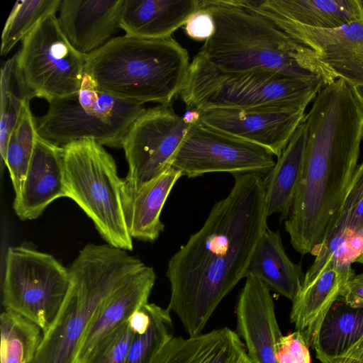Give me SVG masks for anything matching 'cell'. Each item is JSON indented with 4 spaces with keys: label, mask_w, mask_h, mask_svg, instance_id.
<instances>
[{
    "label": "cell",
    "mask_w": 363,
    "mask_h": 363,
    "mask_svg": "<svg viewBox=\"0 0 363 363\" xmlns=\"http://www.w3.org/2000/svg\"><path fill=\"white\" fill-rule=\"evenodd\" d=\"M229 194L217 201L202 227L169 259L167 306L191 336L199 335L223 299L245 277L266 228L264 175H233Z\"/></svg>",
    "instance_id": "1"
},
{
    "label": "cell",
    "mask_w": 363,
    "mask_h": 363,
    "mask_svg": "<svg viewBox=\"0 0 363 363\" xmlns=\"http://www.w3.org/2000/svg\"><path fill=\"white\" fill-rule=\"evenodd\" d=\"M304 120L303 164L284 228L296 251L313 255L336 219L358 166L363 111L352 87L337 79L318 91Z\"/></svg>",
    "instance_id": "2"
},
{
    "label": "cell",
    "mask_w": 363,
    "mask_h": 363,
    "mask_svg": "<svg viewBox=\"0 0 363 363\" xmlns=\"http://www.w3.org/2000/svg\"><path fill=\"white\" fill-rule=\"evenodd\" d=\"M214 21L213 34L198 54L225 72L265 70L303 81L328 79L311 50L265 18L228 0H201Z\"/></svg>",
    "instance_id": "3"
},
{
    "label": "cell",
    "mask_w": 363,
    "mask_h": 363,
    "mask_svg": "<svg viewBox=\"0 0 363 363\" xmlns=\"http://www.w3.org/2000/svg\"><path fill=\"white\" fill-rule=\"evenodd\" d=\"M187 50L172 37L113 38L86 55L85 73L106 93L135 103L169 105L190 66Z\"/></svg>",
    "instance_id": "4"
},
{
    "label": "cell",
    "mask_w": 363,
    "mask_h": 363,
    "mask_svg": "<svg viewBox=\"0 0 363 363\" xmlns=\"http://www.w3.org/2000/svg\"><path fill=\"white\" fill-rule=\"evenodd\" d=\"M145 264L126 250L89 243L68 268L70 285L31 363H77L79 345L103 301Z\"/></svg>",
    "instance_id": "5"
},
{
    "label": "cell",
    "mask_w": 363,
    "mask_h": 363,
    "mask_svg": "<svg viewBox=\"0 0 363 363\" xmlns=\"http://www.w3.org/2000/svg\"><path fill=\"white\" fill-rule=\"evenodd\" d=\"M326 84L265 70L225 72L198 53L193 57L179 94L189 110L250 109L264 107L306 109Z\"/></svg>",
    "instance_id": "6"
},
{
    "label": "cell",
    "mask_w": 363,
    "mask_h": 363,
    "mask_svg": "<svg viewBox=\"0 0 363 363\" xmlns=\"http://www.w3.org/2000/svg\"><path fill=\"white\" fill-rule=\"evenodd\" d=\"M67 197L92 220L107 244L124 250L133 249L121 199L122 179L113 157L93 140L62 145Z\"/></svg>",
    "instance_id": "7"
},
{
    "label": "cell",
    "mask_w": 363,
    "mask_h": 363,
    "mask_svg": "<svg viewBox=\"0 0 363 363\" xmlns=\"http://www.w3.org/2000/svg\"><path fill=\"white\" fill-rule=\"evenodd\" d=\"M49 104L46 113L36 119L37 132L58 145L93 140L103 146L122 148L125 134L145 109L143 104L102 91L86 73L78 91Z\"/></svg>",
    "instance_id": "8"
},
{
    "label": "cell",
    "mask_w": 363,
    "mask_h": 363,
    "mask_svg": "<svg viewBox=\"0 0 363 363\" xmlns=\"http://www.w3.org/2000/svg\"><path fill=\"white\" fill-rule=\"evenodd\" d=\"M5 264L2 284L5 311L23 315L45 333L69 288L68 268L52 255L25 246L9 247Z\"/></svg>",
    "instance_id": "9"
},
{
    "label": "cell",
    "mask_w": 363,
    "mask_h": 363,
    "mask_svg": "<svg viewBox=\"0 0 363 363\" xmlns=\"http://www.w3.org/2000/svg\"><path fill=\"white\" fill-rule=\"evenodd\" d=\"M16 53L21 76L33 97L50 104L80 89L86 55L69 42L55 14L40 21Z\"/></svg>",
    "instance_id": "10"
},
{
    "label": "cell",
    "mask_w": 363,
    "mask_h": 363,
    "mask_svg": "<svg viewBox=\"0 0 363 363\" xmlns=\"http://www.w3.org/2000/svg\"><path fill=\"white\" fill-rule=\"evenodd\" d=\"M189 126L171 104L145 108L123 141L128 171L121 190L135 191L171 167Z\"/></svg>",
    "instance_id": "11"
},
{
    "label": "cell",
    "mask_w": 363,
    "mask_h": 363,
    "mask_svg": "<svg viewBox=\"0 0 363 363\" xmlns=\"http://www.w3.org/2000/svg\"><path fill=\"white\" fill-rule=\"evenodd\" d=\"M275 162L266 148L198 121L190 125L171 167L188 178L213 172L266 175Z\"/></svg>",
    "instance_id": "12"
},
{
    "label": "cell",
    "mask_w": 363,
    "mask_h": 363,
    "mask_svg": "<svg viewBox=\"0 0 363 363\" xmlns=\"http://www.w3.org/2000/svg\"><path fill=\"white\" fill-rule=\"evenodd\" d=\"M274 25L311 50L329 84L342 79L350 86L363 85V18L327 30L289 23Z\"/></svg>",
    "instance_id": "13"
},
{
    "label": "cell",
    "mask_w": 363,
    "mask_h": 363,
    "mask_svg": "<svg viewBox=\"0 0 363 363\" xmlns=\"http://www.w3.org/2000/svg\"><path fill=\"white\" fill-rule=\"evenodd\" d=\"M203 125L260 145L279 157L303 121L305 109L264 107L201 111Z\"/></svg>",
    "instance_id": "14"
},
{
    "label": "cell",
    "mask_w": 363,
    "mask_h": 363,
    "mask_svg": "<svg viewBox=\"0 0 363 363\" xmlns=\"http://www.w3.org/2000/svg\"><path fill=\"white\" fill-rule=\"evenodd\" d=\"M267 286L247 277L237 307V333L245 341L252 363H279L277 352L283 337L272 297Z\"/></svg>",
    "instance_id": "15"
},
{
    "label": "cell",
    "mask_w": 363,
    "mask_h": 363,
    "mask_svg": "<svg viewBox=\"0 0 363 363\" xmlns=\"http://www.w3.org/2000/svg\"><path fill=\"white\" fill-rule=\"evenodd\" d=\"M354 275L350 262L335 257L314 279L302 283L292 301L289 318L308 347H314L325 316Z\"/></svg>",
    "instance_id": "16"
},
{
    "label": "cell",
    "mask_w": 363,
    "mask_h": 363,
    "mask_svg": "<svg viewBox=\"0 0 363 363\" xmlns=\"http://www.w3.org/2000/svg\"><path fill=\"white\" fill-rule=\"evenodd\" d=\"M61 197H67L62 146L38 133L24 184L14 198L13 208L21 220H33Z\"/></svg>",
    "instance_id": "17"
},
{
    "label": "cell",
    "mask_w": 363,
    "mask_h": 363,
    "mask_svg": "<svg viewBox=\"0 0 363 363\" xmlns=\"http://www.w3.org/2000/svg\"><path fill=\"white\" fill-rule=\"evenodd\" d=\"M269 20L334 29L363 18L359 0H228Z\"/></svg>",
    "instance_id": "18"
},
{
    "label": "cell",
    "mask_w": 363,
    "mask_h": 363,
    "mask_svg": "<svg viewBox=\"0 0 363 363\" xmlns=\"http://www.w3.org/2000/svg\"><path fill=\"white\" fill-rule=\"evenodd\" d=\"M124 0H62L57 17L71 45L87 55L120 30Z\"/></svg>",
    "instance_id": "19"
},
{
    "label": "cell",
    "mask_w": 363,
    "mask_h": 363,
    "mask_svg": "<svg viewBox=\"0 0 363 363\" xmlns=\"http://www.w3.org/2000/svg\"><path fill=\"white\" fill-rule=\"evenodd\" d=\"M155 280L154 269L145 265L103 301L83 335L77 359L148 303Z\"/></svg>",
    "instance_id": "20"
},
{
    "label": "cell",
    "mask_w": 363,
    "mask_h": 363,
    "mask_svg": "<svg viewBox=\"0 0 363 363\" xmlns=\"http://www.w3.org/2000/svg\"><path fill=\"white\" fill-rule=\"evenodd\" d=\"M201 0H124L120 28L125 35L164 39L201 10Z\"/></svg>",
    "instance_id": "21"
},
{
    "label": "cell",
    "mask_w": 363,
    "mask_h": 363,
    "mask_svg": "<svg viewBox=\"0 0 363 363\" xmlns=\"http://www.w3.org/2000/svg\"><path fill=\"white\" fill-rule=\"evenodd\" d=\"M182 177L169 167L133 192L120 190L121 206L128 231L133 239L152 242L164 230L160 219L163 206L172 188Z\"/></svg>",
    "instance_id": "22"
},
{
    "label": "cell",
    "mask_w": 363,
    "mask_h": 363,
    "mask_svg": "<svg viewBox=\"0 0 363 363\" xmlns=\"http://www.w3.org/2000/svg\"><path fill=\"white\" fill-rule=\"evenodd\" d=\"M150 363H252L244 342L228 328L172 337Z\"/></svg>",
    "instance_id": "23"
},
{
    "label": "cell",
    "mask_w": 363,
    "mask_h": 363,
    "mask_svg": "<svg viewBox=\"0 0 363 363\" xmlns=\"http://www.w3.org/2000/svg\"><path fill=\"white\" fill-rule=\"evenodd\" d=\"M255 277L272 290L293 301L304 275L300 264L288 257L279 231L268 227L263 233L249 263L245 277Z\"/></svg>",
    "instance_id": "24"
},
{
    "label": "cell",
    "mask_w": 363,
    "mask_h": 363,
    "mask_svg": "<svg viewBox=\"0 0 363 363\" xmlns=\"http://www.w3.org/2000/svg\"><path fill=\"white\" fill-rule=\"evenodd\" d=\"M306 140L307 128L303 119L273 168L265 175L268 216L277 213L281 220L288 218L301 175Z\"/></svg>",
    "instance_id": "25"
},
{
    "label": "cell",
    "mask_w": 363,
    "mask_h": 363,
    "mask_svg": "<svg viewBox=\"0 0 363 363\" xmlns=\"http://www.w3.org/2000/svg\"><path fill=\"white\" fill-rule=\"evenodd\" d=\"M363 240V160L356 169L345 202L318 252L331 257Z\"/></svg>",
    "instance_id": "26"
},
{
    "label": "cell",
    "mask_w": 363,
    "mask_h": 363,
    "mask_svg": "<svg viewBox=\"0 0 363 363\" xmlns=\"http://www.w3.org/2000/svg\"><path fill=\"white\" fill-rule=\"evenodd\" d=\"M362 338L363 308H352L340 301L325 316L313 348L316 357L337 356Z\"/></svg>",
    "instance_id": "27"
},
{
    "label": "cell",
    "mask_w": 363,
    "mask_h": 363,
    "mask_svg": "<svg viewBox=\"0 0 363 363\" xmlns=\"http://www.w3.org/2000/svg\"><path fill=\"white\" fill-rule=\"evenodd\" d=\"M1 363H31L43 337L41 328L23 315L5 311L0 315Z\"/></svg>",
    "instance_id": "28"
},
{
    "label": "cell",
    "mask_w": 363,
    "mask_h": 363,
    "mask_svg": "<svg viewBox=\"0 0 363 363\" xmlns=\"http://www.w3.org/2000/svg\"><path fill=\"white\" fill-rule=\"evenodd\" d=\"M26 101L10 134L4 164L7 167L15 197L23 189L38 135L36 119Z\"/></svg>",
    "instance_id": "29"
},
{
    "label": "cell",
    "mask_w": 363,
    "mask_h": 363,
    "mask_svg": "<svg viewBox=\"0 0 363 363\" xmlns=\"http://www.w3.org/2000/svg\"><path fill=\"white\" fill-rule=\"evenodd\" d=\"M33 98L23 82L17 62V53L1 69L0 153L4 163L10 134L24 104Z\"/></svg>",
    "instance_id": "30"
},
{
    "label": "cell",
    "mask_w": 363,
    "mask_h": 363,
    "mask_svg": "<svg viewBox=\"0 0 363 363\" xmlns=\"http://www.w3.org/2000/svg\"><path fill=\"white\" fill-rule=\"evenodd\" d=\"M62 0H23L14 4L5 23L2 35L1 55H7L22 41L44 18L55 14Z\"/></svg>",
    "instance_id": "31"
},
{
    "label": "cell",
    "mask_w": 363,
    "mask_h": 363,
    "mask_svg": "<svg viewBox=\"0 0 363 363\" xmlns=\"http://www.w3.org/2000/svg\"><path fill=\"white\" fill-rule=\"evenodd\" d=\"M145 307L150 315V326L145 333L134 335L125 363H150L174 337L170 311L153 303Z\"/></svg>",
    "instance_id": "32"
},
{
    "label": "cell",
    "mask_w": 363,
    "mask_h": 363,
    "mask_svg": "<svg viewBox=\"0 0 363 363\" xmlns=\"http://www.w3.org/2000/svg\"><path fill=\"white\" fill-rule=\"evenodd\" d=\"M134 335L127 321L99 340L77 363H125Z\"/></svg>",
    "instance_id": "33"
},
{
    "label": "cell",
    "mask_w": 363,
    "mask_h": 363,
    "mask_svg": "<svg viewBox=\"0 0 363 363\" xmlns=\"http://www.w3.org/2000/svg\"><path fill=\"white\" fill-rule=\"evenodd\" d=\"M308 347L298 331L281 337L278 352L279 363H311Z\"/></svg>",
    "instance_id": "34"
},
{
    "label": "cell",
    "mask_w": 363,
    "mask_h": 363,
    "mask_svg": "<svg viewBox=\"0 0 363 363\" xmlns=\"http://www.w3.org/2000/svg\"><path fill=\"white\" fill-rule=\"evenodd\" d=\"M184 29L192 39L205 41L213 34L215 25L211 15L201 9L189 18L184 25Z\"/></svg>",
    "instance_id": "35"
},
{
    "label": "cell",
    "mask_w": 363,
    "mask_h": 363,
    "mask_svg": "<svg viewBox=\"0 0 363 363\" xmlns=\"http://www.w3.org/2000/svg\"><path fill=\"white\" fill-rule=\"evenodd\" d=\"M338 301L352 308H363V274H354L346 282Z\"/></svg>",
    "instance_id": "36"
},
{
    "label": "cell",
    "mask_w": 363,
    "mask_h": 363,
    "mask_svg": "<svg viewBox=\"0 0 363 363\" xmlns=\"http://www.w3.org/2000/svg\"><path fill=\"white\" fill-rule=\"evenodd\" d=\"M316 357L322 363H363V338L340 355Z\"/></svg>",
    "instance_id": "37"
},
{
    "label": "cell",
    "mask_w": 363,
    "mask_h": 363,
    "mask_svg": "<svg viewBox=\"0 0 363 363\" xmlns=\"http://www.w3.org/2000/svg\"><path fill=\"white\" fill-rule=\"evenodd\" d=\"M128 323L134 334H143L146 332L150 324V315L145 305L130 315Z\"/></svg>",
    "instance_id": "38"
},
{
    "label": "cell",
    "mask_w": 363,
    "mask_h": 363,
    "mask_svg": "<svg viewBox=\"0 0 363 363\" xmlns=\"http://www.w3.org/2000/svg\"><path fill=\"white\" fill-rule=\"evenodd\" d=\"M199 118L200 112L196 110H189L183 116L184 121L189 125L199 121Z\"/></svg>",
    "instance_id": "39"
},
{
    "label": "cell",
    "mask_w": 363,
    "mask_h": 363,
    "mask_svg": "<svg viewBox=\"0 0 363 363\" xmlns=\"http://www.w3.org/2000/svg\"><path fill=\"white\" fill-rule=\"evenodd\" d=\"M353 94L363 111V85L351 86Z\"/></svg>",
    "instance_id": "40"
},
{
    "label": "cell",
    "mask_w": 363,
    "mask_h": 363,
    "mask_svg": "<svg viewBox=\"0 0 363 363\" xmlns=\"http://www.w3.org/2000/svg\"><path fill=\"white\" fill-rule=\"evenodd\" d=\"M352 262H359L363 264V248L359 254L356 257H354V259L352 260Z\"/></svg>",
    "instance_id": "41"
}]
</instances>
